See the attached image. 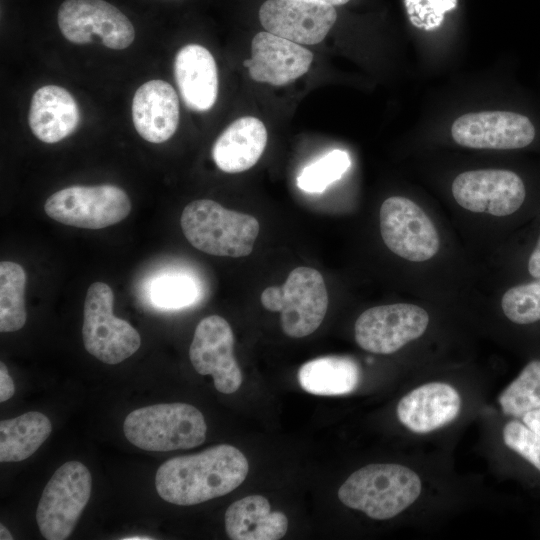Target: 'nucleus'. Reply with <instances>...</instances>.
I'll return each mask as SVG.
<instances>
[{
	"label": "nucleus",
	"instance_id": "nucleus-19",
	"mask_svg": "<svg viewBox=\"0 0 540 540\" xmlns=\"http://www.w3.org/2000/svg\"><path fill=\"white\" fill-rule=\"evenodd\" d=\"M174 77L188 109L205 112L214 106L218 95L217 66L205 47L198 44L182 47L175 56Z\"/></svg>",
	"mask_w": 540,
	"mask_h": 540
},
{
	"label": "nucleus",
	"instance_id": "nucleus-24",
	"mask_svg": "<svg viewBox=\"0 0 540 540\" xmlns=\"http://www.w3.org/2000/svg\"><path fill=\"white\" fill-rule=\"evenodd\" d=\"M52 431L49 418L30 411L0 422V461L19 462L27 459L44 443Z\"/></svg>",
	"mask_w": 540,
	"mask_h": 540
},
{
	"label": "nucleus",
	"instance_id": "nucleus-17",
	"mask_svg": "<svg viewBox=\"0 0 540 540\" xmlns=\"http://www.w3.org/2000/svg\"><path fill=\"white\" fill-rule=\"evenodd\" d=\"M460 408L461 397L453 386L431 382L401 398L397 405V417L410 431L425 434L452 422Z\"/></svg>",
	"mask_w": 540,
	"mask_h": 540
},
{
	"label": "nucleus",
	"instance_id": "nucleus-12",
	"mask_svg": "<svg viewBox=\"0 0 540 540\" xmlns=\"http://www.w3.org/2000/svg\"><path fill=\"white\" fill-rule=\"evenodd\" d=\"M451 190L464 209L499 217L516 212L526 197L522 179L504 169L463 172L454 179Z\"/></svg>",
	"mask_w": 540,
	"mask_h": 540
},
{
	"label": "nucleus",
	"instance_id": "nucleus-33",
	"mask_svg": "<svg viewBox=\"0 0 540 540\" xmlns=\"http://www.w3.org/2000/svg\"><path fill=\"white\" fill-rule=\"evenodd\" d=\"M528 272L534 278H540V236L528 259Z\"/></svg>",
	"mask_w": 540,
	"mask_h": 540
},
{
	"label": "nucleus",
	"instance_id": "nucleus-34",
	"mask_svg": "<svg viewBox=\"0 0 540 540\" xmlns=\"http://www.w3.org/2000/svg\"><path fill=\"white\" fill-rule=\"evenodd\" d=\"M308 1H314V2H319L323 4H329L332 6H338V5H343L347 3L349 0H308Z\"/></svg>",
	"mask_w": 540,
	"mask_h": 540
},
{
	"label": "nucleus",
	"instance_id": "nucleus-25",
	"mask_svg": "<svg viewBox=\"0 0 540 540\" xmlns=\"http://www.w3.org/2000/svg\"><path fill=\"white\" fill-rule=\"evenodd\" d=\"M26 273L23 267L15 262L0 263V331L14 332L21 329L26 322L24 292Z\"/></svg>",
	"mask_w": 540,
	"mask_h": 540
},
{
	"label": "nucleus",
	"instance_id": "nucleus-15",
	"mask_svg": "<svg viewBox=\"0 0 540 540\" xmlns=\"http://www.w3.org/2000/svg\"><path fill=\"white\" fill-rule=\"evenodd\" d=\"M269 33L297 44L314 45L328 34L337 19L334 6L308 0H267L259 10Z\"/></svg>",
	"mask_w": 540,
	"mask_h": 540
},
{
	"label": "nucleus",
	"instance_id": "nucleus-23",
	"mask_svg": "<svg viewBox=\"0 0 540 540\" xmlns=\"http://www.w3.org/2000/svg\"><path fill=\"white\" fill-rule=\"evenodd\" d=\"M298 380L300 386L311 394L344 395L357 388L360 367L348 356H323L304 363L298 371Z\"/></svg>",
	"mask_w": 540,
	"mask_h": 540
},
{
	"label": "nucleus",
	"instance_id": "nucleus-29",
	"mask_svg": "<svg viewBox=\"0 0 540 540\" xmlns=\"http://www.w3.org/2000/svg\"><path fill=\"white\" fill-rule=\"evenodd\" d=\"M198 287L193 279L184 275L158 278L151 287V298L157 306L180 308L196 301Z\"/></svg>",
	"mask_w": 540,
	"mask_h": 540
},
{
	"label": "nucleus",
	"instance_id": "nucleus-35",
	"mask_svg": "<svg viewBox=\"0 0 540 540\" xmlns=\"http://www.w3.org/2000/svg\"><path fill=\"white\" fill-rule=\"evenodd\" d=\"M0 539L1 540H12L13 539L12 534L2 524L0 525Z\"/></svg>",
	"mask_w": 540,
	"mask_h": 540
},
{
	"label": "nucleus",
	"instance_id": "nucleus-36",
	"mask_svg": "<svg viewBox=\"0 0 540 540\" xmlns=\"http://www.w3.org/2000/svg\"><path fill=\"white\" fill-rule=\"evenodd\" d=\"M151 537L148 536H131V537H125L122 538V540H151Z\"/></svg>",
	"mask_w": 540,
	"mask_h": 540
},
{
	"label": "nucleus",
	"instance_id": "nucleus-30",
	"mask_svg": "<svg viewBox=\"0 0 540 540\" xmlns=\"http://www.w3.org/2000/svg\"><path fill=\"white\" fill-rule=\"evenodd\" d=\"M458 0H404L411 24L424 31L439 28L445 14L457 8Z\"/></svg>",
	"mask_w": 540,
	"mask_h": 540
},
{
	"label": "nucleus",
	"instance_id": "nucleus-1",
	"mask_svg": "<svg viewBox=\"0 0 540 540\" xmlns=\"http://www.w3.org/2000/svg\"><path fill=\"white\" fill-rule=\"evenodd\" d=\"M248 470L238 448L221 444L167 460L156 472L155 486L169 503L195 505L230 493L243 483Z\"/></svg>",
	"mask_w": 540,
	"mask_h": 540
},
{
	"label": "nucleus",
	"instance_id": "nucleus-5",
	"mask_svg": "<svg viewBox=\"0 0 540 540\" xmlns=\"http://www.w3.org/2000/svg\"><path fill=\"white\" fill-rule=\"evenodd\" d=\"M262 306L280 312L283 332L292 338L312 334L322 323L328 294L321 273L311 267L293 269L282 286H270L261 293Z\"/></svg>",
	"mask_w": 540,
	"mask_h": 540
},
{
	"label": "nucleus",
	"instance_id": "nucleus-18",
	"mask_svg": "<svg viewBox=\"0 0 540 540\" xmlns=\"http://www.w3.org/2000/svg\"><path fill=\"white\" fill-rule=\"evenodd\" d=\"M132 119L136 131L146 141H167L179 124V99L174 88L163 80L142 84L133 97Z\"/></svg>",
	"mask_w": 540,
	"mask_h": 540
},
{
	"label": "nucleus",
	"instance_id": "nucleus-20",
	"mask_svg": "<svg viewBox=\"0 0 540 540\" xmlns=\"http://www.w3.org/2000/svg\"><path fill=\"white\" fill-rule=\"evenodd\" d=\"M80 112L71 93L57 85H45L34 92L28 123L42 142L56 143L71 135L78 126Z\"/></svg>",
	"mask_w": 540,
	"mask_h": 540
},
{
	"label": "nucleus",
	"instance_id": "nucleus-2",
	"mask_svg": "<svg viewBox=\"0 0 540 540\" xmlns=\"http://www.w3.org/2000/svg\"><path fill=\"white\" fill-rule=\"evenodd\" d=\"M422 490L412 469L394 463L366 465L353 472L338 490L347 507L376 520L395 517L413 504Z\"/></svg>",
	"mask_w": 540,
	"mask_h": 540
},
{
	"label": "nucleus",
	"instance_id": "nucleus-22",
	"mask_svg": "<svg viewBox=\"0 0 540 540\" xmlns=\"http://www.w3.org/2000/svg\"><path fill=\"white\" fill-rule=\"evenodd\" d=\"M288 519L271 511L261 495H249L232 503L225 512V529L232 540H278L287 532Z\"/></svg>",
	"mask_w": 540,
	"mask_h": 540
},
{
	"label": "nucleus",
	"instance_id": "nucleus-4",
	"mask_svg": "<svg viewBox=\"0 0 540 540\" xmlns=\"http://www.w3.org/2000/svg\"><path fill=\"white\" fill-rule=\"evenodd\" d=\"M124 435L147 451H171L201 445L207 426L203 414L186 403H162L138 408L124 420Z\"/></svg>",
	"mask_w": 540,
	"mask_h": 540
},
{
	"label": "nucleus",
	"instance_id": "nucleus-27",
	"mask_svg": "<svg viewBox=\"0 0 540 540\" xmlns=\"http://www.w3.org/2000/svg\"><path fill=\"white\" fill-rule=\"evenodd\" d=\"M351 166L349 154L335 149L302 169L297 177V186L308 193L323 192L339 180Z\"/></svg>",
	"mask_w": 540,
	"mask_h": 540
},
{
	"label": "nucleus",
	"instance_id": "nucleus-11",
	"mask_svg": "<svg viewBox=\"0 0 540 540\" xmlns=\"http://www.w3.org/2000/svg\"><path fill=\"white\" fill-rule=\"evenodd\" d=\"M428 323L426 310L414 304L375 306L357 318L355 340L365 351L391 354L422 336Z\"/></svg>",
	"mask_w": 540,
	"mask_h": 540
},
{
	"label": "nucleus",
	"instance_id": "nucleus-16",
	"mask_svg": "<svg viewBox=\"0 0 540 540\" xmlns=\"http://www.w3.org/2000/svg\"><path fill=\"white\" fill-rule=\"evenodd\" d=\"M249 75L257 82L286 85L308 72L313 54L300 44L269 32L257 33L251 44Z\"/></svg>",
	"mask_w": 540,
	"mask_h": 540
},
{
	"label": "nucleus",
	"instance_id": "nucleus-10",
	"mask_svg": "<svg viewBox=\"0 0 540 540\" xmlns=\"http://www.w3.org/2000/svg\"><path fill=\"white\" fill-rule=\"evenodd\" d=\"M57 20L63 36L75 44L89 43L96 35L104 46L122 50L135 38L130 20L104 0H65Z\"/></svg>",
	"mask_w": 540,
	"mask_h": 540
},
{
	"label": "nucleus",
	"instance_id": "nucleus-3",
	"mask_svg": "<svg viewBox=\"0 0 540 540\" xmlns=\"http://www.w3.org/2000/svg\"><path fill=\"white\" fill-rule=\"evenodd\" d=\"M182 232L196 249L214 256H248L259 234L258 220L210 199L189 203L180 218Z\"/></svg>",
	"mask_w": 540,
	"mask_h": 540
},
{
	"label": "nucleus",
	"instance_id": "nucleus-21",
	"mask_svg": "<svg viewBox=\"0 0 540 540\" xmlns=\"http://www.w3.org/2000/svg\"><path fill=\"white\" fill-rule=\"evenodd\" d=\"M267 144V130L258 118L247 116L232 122L212 147L216 166L226 173H240L253 167Z\"/></svg>",
	"mask_w": 540,
	"mask_h": 540
},
{
	"label": "nucleus",
	"instance_id": "nucleus-14",
	"mask_svg": "<svg viewBox=\"0 0 540 540\" xmlns=\"http://www.w3.org/2000/svg\"><path fill=\"white\" fill-rule=\"evenodd\" d=\"M454 141L474 149L509 150L528 146L535 128L528 117L508 111H481L457 118L451 127Z\"/></svg>",
	"mask_w": 540,
	"mask_h": 540
},
{
	"label": "nucleus",
	"instance_id": "nucleus-6",
	"mask_svg": "<svg viewBox=\"0 0 540 540\" xmlns=\"http://www.w3.org/2000/svg\"><path fill=\"white\" fill-rule=\"evenodd\" d=\"M114 293L103 282L87 290L82 337L88 353L103 363L115 365L132 356L141 345L138 331L113 314Z\"/></svg>",
	"mask_w": 540,
	"mask_h": 540
},
{
	"label": "nucleus",
	"instance_id": "nucleus-9",
	"mask_svg": "<svg viewBox=\"0 0 540 540\" xmlns=\"http://www.w3.org/2000/svg\"><path fill=\"white\" fill-rule=\"evenodd\" d=\"M380 232L385 245L412 262L431 259L439 250L438 232L427 214L412 200L393 196L380 208Z\"/></svg>",
	"mask_w": 540,
	"mask_h": 540
},
{
	"label": "nucleus",
	"instance_id": "nucleus-28",
	"mask_svg": "<svg viewBox=\"0 0 540 540\" xmlns=\"http://www.w3.org/2000/svg\"><path fill=\"white\" fill-rule=\"evenodd\" d=\"M501 307L505 316L515 324L540 321V278L508 289L503 294Z\"/></svg>",
	"mask_w": 540,
	"mask_h": 540
},
{
	"label": "nucleus",
	"instance_id": "nucleus-13",
	"mask_svg": "<svg viewBox=\"0 0 540 540\" xmlns=\"http://www.w3.org/2000/svg\"><path fill=\"white\" fill-rule=\"evenodd\" d=\"M189 358L199 374L213 377L217 391L231 394L240 388L243 376L234 357V334L223 317L211 315L198 323Z\"/></svg>",
	"mask_w": 540,
	"mask_h": 540
},
{
	"label": "nucleus",
	"instance_id": "nucleus-7",
	"mask_svg": "<svg viewBox=\"0 0 540 540\" xmlns=\"http://www.w3.org/2000/svg\"><path fill=\"white\" fill-rule=\"evenodd\" d=\"M91 487L90 471L81 462H66L54 472L36 510L37 525L45 539L70 536L89 501Z\"/></svg>",
	"mask_w": 540,
	"mask_h": 540
},
{
	"label": "nucleus",
	"instance_id": "nucleus-26",
	"mask_svg": "<svg viewBox=\"0 0 540 540\" xmlns=\"http://www.w3.org/2000/svg\"><path fill=\"white\" fill-rule=\"evenodd\" d=\"M502 412L513 419L540 407V359L528 362L498 397Z\"/></svg>",
	"mask_w": 540,
	"mask_h": 540
},
{
	"label": "nucleus",
	"instance_id": "nucleus-32",
	"mask_svg": "<svg viewBox=\"0 0 540 540\" xmlns=\"http://www.w3.org/2000/svg\"><path fill=\"white\" fill-rule=\"evenodd\" d=\"M15 388L13 380L8 372L6 365L0 363V401L4 402L10 399L14 394Z\"/></svg>",
	"mask_w": 540,
	"mask_h": 540
},
{
	"label": "nucleus",
	"instance_id": "nucleus-31",
	"mask_svg": "<svg viewBox=\"0 0 540 540\" xmlns=\"http://www.w3.org/2000/svg\"><path fill=\"white\" fill-rule=\"evenodd\" d=\"M504 444L540 472V437L519 420L511 419L503 427Z\"/></svg>",
	"mask_w": 540,
	"mask_h": 540
},
{
	"label": "nucleus",
	"instance_id": "nucleus-8",
	"mask_svg": "<svg viewBox=\"0 0 540 540\" xmlns=\"http://www.w3.org/2000/svg\"><path fill=\"white\" fill-rule=\"evenodd\" d=\"M44 210L61 224L96 230L124 220L131 211V201L127 193L115 185H74L52 194Z\"/></svg>",
	"mask_w": 540,
	"mask_h": 540
}]
</instances>
